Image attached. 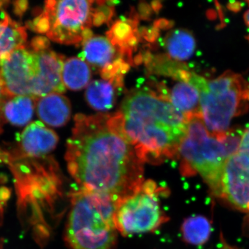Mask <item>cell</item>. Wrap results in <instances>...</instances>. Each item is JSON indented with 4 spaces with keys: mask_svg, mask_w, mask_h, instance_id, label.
I'll return each mask as SVG.
<instances>
[{
    "mask_svg": "<svg viewBox=\"0 0 249 249\" xmlns=\"http://www.w3.org/2000/svg\"><path fill=\"white\" fill-rule=\"evenodd\" d=\"M199 92L201 117L211 134L225 133L234 117L248 111L249 83L234 72L208 80Z\"/></svg>",
    "mask_w": 249,
    "mask_h": 249,
    "instance_id": "52a82bcc",
    "label": "cell"
},
{
    "mask_svg": "<svg viewBox=\"0 0 249 249\" xmlns=\"http://www.w3.org/2000/svg\"><path fill=\"white\" fill-rule=\"evenodd\" d=\"M221 249H237L235 248H232V247H229V246H224Z\"/></svg>",
    "mask_w": 249,
    "mask_h": 249,
    "instance_id": "484cf974",
    "label": "cell"
},
{
    "mask_svg": "<svg viewBox=\"0 0 249 249\" xmlns=\"http://www.w3.org/2000/svg\"><path fill=\"white\" fill-rule=\"evenodd\" d=\"M240 3L239 2H231L228 5V7L231 11H239L240 9Z\"/></svg>",
    "mask_w": 249,
    "mask_h": 249,
    "instance_id": "603a6c76",
    "label": "cell"
},
{
    "mask_svg": "<svg viewBox=\"0 0 249 249\" xmlns=\"http://www.w3.org/2000/svg\"><path fill=\"white\" fill-rule=\"evenodd\" d=\"M1 217H2V204H1V200H0V221H1Z\"/></svg>",
    "mask_w": 249,
    "mask_h": 249,
    "instance_id": "d4e9b609",
    "label": "cell"
},
{
    "mask_svg": "<svg viewBox=\"0 0 249 249\" xmlns=\"http://www.w3.org/2000/svg\"><path fill=\"white\" fill-rule=\"evenodd\" d=\"M91 73L89 65L78 57L67 59L62 67V79L65 87L80 90L89 84Z\"/></svg>",
    "mask_w": 249,
    "mask_h": 249,
    "instance_id": "ac0fdd59",
    "label": "cell"
},
{
    "mask_svg": "<svg viewBox=\"0 0 249 249\" xmlns=\"http://www.w3.org/2000/svg\"><path fill=\"white\" fill-rule=\"evenodd\" d=\"M124 85L112 80H97L88 85L85 98L88 104L96 111L109 110L115 103L116 94Z\"/></svg>",
    "mask_w": 249,
    "mask_h": 249,
    "instance_id": "5bb4252c",
    "label": "cell"
},
{
    "mask_svg": "<svg viewBox=\"0 0 249 249\" xmlns=\"http://www.w3.org/2000/svg\"><path fill=\"white\" fill-rule=\"evenodd\" d=\"M111 1H47L30 23L33 30L64 45H80L93 36L91 27L108 22L114 14Z\"/></svg>",
    "mask_w": 249,
    "mask_h": 249,
    "instance_id": "8992f818",
    "label": "cell"
},
{
    "mask_svg": "<svg viewBox=\"0 0 249 249\" xmlns=\"http://www.w3.org/2000/svg\"><path fill=\"white\" fill-rule=\"evenodd\" d=\"M238 150L249 154V126L242 134Z\"/></svg>",
    "mask_w": 249,
    "mask_h": 249,
    "instance_id": "ffe728a7",
    "label": "cell"
},
{
    "mask_svg": "<svg viewBox=\"0 0 249 249\" xmlns=\"http://www.w3.org/2000/svg\"><path fill=\"white\" fill-rule=\"evenodd\" d=\"M242 135L232 129L222 134H211L201 116H190L178 147L182 171L196 172L212 193L221 196L224 165L229 156L238 150Z\"/></svg>",
    "mask_w": 249,
    "mask_h": 249,
    "instance_id": "5b68a950",
    "label": "cell"
},
{
    "mask_svg": "<svg viewBox=\"0 0 249 249\" xmlns=\"http://www.w3.org/2000/svg\"><path fill=\"white\" fill-rule=\"evenodd\" d=\"M65 157L69 173L80 188L117 200L145 181V163L126 138L119 111L75 116Z\"/></svg>",
    "mask_w": 249,
    "mask_h": 249,
    "instance_id": "6da1fadb",
    "label": "cell"
},
{
    "mask_svg": "<svg viewBox=\"0 0 249 249\" xmlns=\"http://www.w3.org/2000/svg\"><path fill=\"white\" fill-rule=\"evenodd\" d=\"M160 188L152 180L144 181L133 193L116 203L115 224L124 236L155 231L168 218L160 204Z\"/></svg>",
    "mask_w": 249,
    "mask_h": 249,
    "instance_id": "ba28073f",
    "label": "cell"
},
{
    "mask_svg": "<svg viewBox=\"0 0 249 249\" xmlns=\"http://www.w3.org/2000/svg\"><path fill=\"white\" fill-rule=\"evenodd\" d=\"M117 199L79 188L73 192L67 217L65 240L69 249H114Z\"/></svg>",
    "mask_w": 249,
    "mask_h": 249,
    "instance_id": "277c9868",
    "label": "cell"
},
{
    "mask_svg": "<svg viewBox=\"0 0 249 249\" xmlns=\"http://www.w3.org/2000/svg\"><path fill=\"white\" fill-rule=\"evenodd\" d=\"M58 142L55 132L40 121L29 124L19 139L22 154L29 158H43L53 151Z\"/></svg>",
    "mask_w": 249,
    "mask_h": 249,
    "instance_id": "8fae6325",
    "label": "cell"
},
{
    "mask_svg": "<svg viewBox=\"0 0 249 249\" xmlns=\"http://www.w3.org/2000/svg\"><path fill=\"white\" fill-rule=\"evenodd\" d=\"M248 4H249V1H248Z\"/></svg>",
    "mask_w": 249,
    "mask_h": 249,
    "instance_id": "4316f807",
    "label": "cell"
},
{
    "mask_svg": "<svg viewBox=\"0 0 249 249\" xmlns=\"http://www.w3.org/2000/svg\"><path fill=\"white\" fill-rule=\"evenodd\" d=\"M64 56L49 49L19 47L0 62V78L6 96L43 97L62 93Z\"/></svg>",
    "mask_w": 249,
    "mask_h": 249,
    "instance_id": "3957f363",
    "label": "cell"
},
{
    "mask_svg": "<svg viewBox=\"0 0 249 249\" xmlns=\"http://www.w3.org/2000/svg\"><path fill=\"white\" fill-rule=\"evenodd\" d=\"M167 53L175 61L183 62L191 58L196 50V39L186 29H174L164 39Z\"/></svg>",
    "mask_w": 249,
    "mask_h": 249,
    "instance_id": "2e32d148",
    "label": "cell"
},
{
    "mask_svg": "<svg viewBox=\"0 0 249 249\" xmlns=\"http://www.w3.org/2000/svg\"><path fill=\"white\" fill-rule=\"evenodd\" d=\"M221 197L235 209L249 211V154L237 150L224 165Z\"/></svg>",
    "mask_w": 249,
    "mask_h": 249,
    "instance_id": "30bf717a",
    "label": "cell"
},
{
    "mask_svg": "<svg viewBox=\"0 0 249 249\" xmlns=\"http://www.w3.org/2000/svg\"><path fill=\"white\" fill-rule=\"evenodd\" d=\"M36 98L27 96L11 97L4 101L0 114L5 120L17 126H23L30 122L34 115Z\"/></svg>",
    "mask_w": 249,
    "mask_h": 249,
    "instance_id": "e0dca14e",
    "label": "cell"
},
{
    "mask_svg": "<svg viewBox=\"0 0 249 249\" xmlns=\"http://www.w3.org/2000/svg\"><path fill=\"white\" fill-rule=\"evenodd\" d=\"M211 232V223L203 216L187 218L181 227L183 240L191 245H203L209 240Z\"/></svg>",
    "mask_w": 249,
    "mask_h": 249,
    "instance_id": "d6986e66",
    "label": "cell"
},
{
    "mask_svg": "<svg viewBox=\"0 0 249 249\" xmlns=\"http://www.w3.org/2000/svg\"><path fill=\"white\" fill-rule=\"evenodd\" d=\"M0 2V62L19 47H24L27 40L25 29L1 10Z\"/></svg>",
    "mask_w": 249,
    "mask_h": 249,
    "instance_id": "4fadbf2b",
    "label": "cell"
},
{
    "mask_svg": "<svg viewBox=\"0 0 249 249\" xmlns=\"http://www.w3.org/2000/svg\"><path fill=\"white\" fill-rule=\"evenodd\" d=\"M15 5V11L17 12L18 14H22V12L26 11L27 8V1H17Z\"/></svg>",
    "mask_w": 249,
    "mask_h": 249,
    "instance_id": "44dd1931",
    "label": "cell"
},
{
    "mask_svg": "<svg viewBox=\"0 0 249 249\" xmlns=\"http://www.w3.org/2000/svg\"><path fill=\"white\" fill-rule=\"evenodd\" d=\"M168 96L172 104L188 117L201 116L200 92L189 82L178 81L168 91Z\"/></svg>",
    "mask_w": 249,
    "mask_h": 249,
    "instance_id": "9a60e30c",
    "label": "cell"
},
{
    "mask_svg": "<svg viewBox=\"0 0 249 249\" xmlns=\"http://www.w3.org/2000/svg\"><path fill=\"white\" fill-rule=\"evenodd\" d=\"M244 19H245L246 24H247V25L248 26V27L249 28V10H248V11H246L245 16H244Z\"/></svg>",
    "mask_w": 249,
    "mask_h": 249,
    "instance_id": "cb8c5ba5",
    "label": "cell"
},
{
    "mask_svg": "<svg viewBox=\"0 0 249 249\" xmlns=\"http://www.w3.org/2000/svg\"><path fill=\"white\" fill-rule=\"evenodd\" d=\"M36 109L41 120L52 127L65 125L71 117V104L61 93H51L37 98Z\"/></svg>",
    "mask_w": 249,
    "mask_h": 249,
    "instance_id": "7c38bea8",
    "label": "cell"
},
{
    "mask_svg": "<svg viewBox=\"0 0 249 249\" xmlns=\"http://www.w3.org/2000/svg\"><path fill=\"white\" fill-rule=\"evenodd\" d=\"M157 89L134 90L119 111L126 138L142 161L152 164L178 157L188 121L172 104L168 90Z\"/></svg>",
    "mask_w": 249,
    "mask_h": 249,
    "instance_id": "7a4b0ae2",
    "label": "cell"
},
{
    "mask_svg": "<svg viewBox=\"0 0 249 249\" xmlns=\"http://www.w3.org/2000/svg\"><path fill=\"white\" fill-rule=\"evenodd\" d=\"M82 45L83 52L79 58L100 69L103 79L124 84V76L131 61L108 37L92 36Z\"/></svg>",
    "mask_w": 249,
    "mask_h": 249,
    "instance_id": "9c48e42d",
    "label": "cell"
},
{
    "mask_svg": "<svg viewBox=\"0 0 249 249\" xmlns=\"http://www.w3.org/2000/svg\"><path fill=\"white\" fill-rule=\"evenodd\" d=\"M5 94L4 88H3L2 83H1V78H0V112H1V107L5 101Z\"/></svg>",
    "mask_w": 249,
    "mask_h": 249,
    "instance_id": "7402d4cb",
    "label": "cell"
}]
</instances>
